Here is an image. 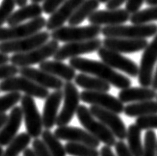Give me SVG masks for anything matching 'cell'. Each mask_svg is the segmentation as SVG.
Listing matches in <instances>:
<instances>
[{"label":"cell","mask_w":157,"mask_h":156,"mask_svg":"<svg viewBox=\"0 0 157 156\" xmlns=\"http://www.w3.org/2000/svg\"><path fill=\"white\" fill-rule=\"evenodd\" d=\"M102 46V40L99 38H93L85 41H76L68 42L58 48V50L53 55L55 60L63 61L67 58L78 57L79 55L88 54V53L97 51Z\"/></svg>","instance_id":"cell-12"},{"label":"cell","mask_w":157,"mask_h":156,"mask_svg":"<svg viewBox=\"0 0 157 156\" xmlns=\"http://www.w3.org/2000/svg\"><path fill=\"white\" fill-rule=\"evenodd\" d=\"M145 2L150 6H157V0H145Z\"/></svg>","instance_id":"cell-50"},{"label":"cell","mask_w":157,"mask_h":156,"mask_svg":"<svg viewBox=\"0 0 157 156\" xmlns=\"http://www.w3.org/2000/svg\"><path fill=\"white\" fill-rule=\"evenodd\" d=\"M83 1L84 0H65L63 4L48 18L45 27L47 28L48 31H53L63 26V24L68 21V19Z\"/></svg>","instance_id":"cell-22"},{"label":"cell","mask_w":157,"mask_h":156,"mask_svg":"<svg viewBox=\"0 0 157 156\" xmlns=\"http://www.w3.org/2000/svg\"><path fill=\"white\" fill-rule=\"evenodd\" d=\"M115 151L117 156H133L128 149L127 144L123 142V140H119L115 143Z\"/></svg>","instance_id":"cell-42"},{"label":"cell","mask_w":157,"mask_h":156,"mask_svg":"<svg viewBox=\"0 0 157 156\" xmlns=\"http://www.w3.org/2000/svg\"><path fill=\"white\" fill-rule=\"evenodd\" d=\"M0 91L2 92H23L29 96L45 99L48 95V89L36 84L24 76H12L0 82Z\"/></svg>","instance_id":"cell-6"},{"label":"cell","mask_w":157,"mask_h":156,"mask_svg":"<svg viewBox=\"0 0 157 156\" xmlns=\"http://www.w3.org/2000/svg\"><path fill=\"white\" fill-rule=\"evenodd\" d=\"M19 73V69L17 66L13 64H2L0 65V80H4L6 78L15 76Z\"/></svg>","instance_id":"cell-39"},{"label":"cell","mask_w":157,"mask_h":156,"mask_svg":"<svg viewBox=\"0 0 157 156\" xmlns=\"http://www.w3.org/2000/svg\"><path fill=\"white\" fill-rule=\"evenodd\" d=\"M101 33L105 37L115 38H148L157 34L156 24H133V25H114L104 26L101 29Z\"/></svg>","instance_id":"cell-5"},{"label":"cell","mask_w":157,"mask_h":156,"mask_svg":"<svg viewBox=\"0 0 157 156\" xmlns=\"http://www.w3.org/2000/svg\"><path fill=\"white\" fill-rule=\"evenodd\" d=\"M156 156H157V146H156Z\"/></svg>","instance_id":"cell-54"},{"label":"cell","mask_w":157,"mask_h":156,"mask_svg":"<svg viewBox=\"0 0 157 156\" xmlns=\"http://www.w3.org/2000/svg\"><path fill=\"white\" fill-rule=\"evenodd\" d=\"M15 6V0H2L0 4V27H2V25L7 22L10 15L14 12Z\"/></svg>","instance_id":"cell-36"},{"label":"cell","mask_w":157,"mask_h":156,"mask_svg":"<svg viewBox=\"0 0 157 156\" xmlns=\"http://www.w3.org/2000/svg\"><path fill=\"white\" fill-rule=\"evenodd\" d=\"M3 153H4V150H3L2 146L0 145V156H3Z\"/></svg>","instance_id":"cell-52"},{"label":"cell","mask_w":157,"mask_h":156,"mask_svg":"<svg viewBox=\"0 0 157 156\" xmlns=\"http://www.w3.org/2000/svg\"><path fill=\"white\" fill-rule=\"evenodd\" d=\"M101 27L99 25L87 26H61L53 30L50 37L56 41L62 42H76V41H85L96 38L101 33Z\"/></svg>","instance_id":"cell-4"},{"label":"cell","mask_w":157,"mask_h":156,"mask_svg":"<svg viewBox=\"0 0 157 156\" xmlns=\"http://www.w3.org/2000/svg\"><path fill=\"white\" fill-rule=\"evenodd\" d=\"M19 73H20L21 76H24V77L30 79L33 82H35L36 84L44 87V88L54 90H59L63 88L64 81L62 79L49 74L41 69L33 68L31 66L20 67Z\"/></svg>","instance_id":"cell-19"},{"label":"cell","mask_w":157,"mask_h":156,"mask_svg":"<svg viewBox=\"0 0 157 156\" xmlns=\"http://www.w3.org/2000/svg\"><path fill=\"white\" fill-rule=\"evenodd\" d=\"M76 115H77V119L80 124L86 129V131L93 135L95 138H97L99 141L110 147L115 145L116 137L113 135V133L102 122L95 118L86 106L79 105L76 111Z\"/></svg>","instance_id":"cell-2"},{"label":"cell","mask_w":157,"mask_h":156,"mask_svg":"<svg viewBox=\"0 0 157 156\" xmlns=\"http://www.w3.org/2000/svg\"><path fill=\"white\" fill-rule=\"evenodd\" d=\"M42 12H43L42 7L39 4H37V3H31L30 5L26 4L25 6L20 7L18 10L14 11L8 18L7 23H8V26L20 24L25 20H28V19L40 17Z\"/></svg>","instance_id":"cell-25"},{"label":"cell","mask_w":157,"mask_h":156,"mask_svg":"<svg viewBox=\"0 0 157 156\" xmlns=\"http://www.w3.org/2000/svg\"><path fill=\"white\" fill-rule=\"evenodd\" d=\"M7 118H8V115L5 113H0V129L3 127V125L5 124Z\"/></svg>","instance_id":"cell-47"},{"label":"cell","mask_w":157,"mask_h":156,"mask_svg":"<svg viewBox=\"0 0 157 156\" xmlns=\"http://www.w3.org/2000/svg\"><path fill=\"white\" fill-rule=\"evenodd\" d=\"M53 133L59 140L63 141L83 143L94 148H97L100 145V141L89 132L75 126H58Z\"/></svg>","instance_id":"cell-16"},{"label":"cell","mask_w":157,"mask_h":156,"mask_svg":"<svg viewBox=\"0 0 157 156\" xmlns=\"http://www.w3.org/2000/svg\"><path fill=\"white\" fill-rule=\"evenodd\" d=\"M102 45L107 49L118 53H134L144 50L148 45L146 38H115V37H105L102 40Z\"/></svg>","instance_id":"cell-18"},{"label":"cell","mask_w":157,"mask_h":156,"mask_svg":"<svg viewBox=\"0 0 157 156\" xmlns=\"http://www.w3.org/2000/svg\"><path fill=\"white\" fill-rule=\"evenodd\" d=\"M23 156H36L35 153H34V151L32 148H26V149L23 151Z\"/></svg>","instance_id":"cell-48"},{"label":"cell","mask_w":157,"mask_h":156,"mask_svg":"<svg viewBox=\"0 0 157 156\" xmlns=\"http://www.w3.org/2000/svg\"><path fill=\"white\" fill-rule=\"evenodd\" d=\"M123 113L128 117H140L157 113V101L147 100L133 102L124 106Z\"/></svg>","instance_id":"cell-27"},{"label":"cell","mask_w":157,"mask_h":156,"mask_svg":"<svg viewBox=\"0 0 157 156\" xmlns=\"http://www.w3.org/2000/svg\"><path fill=\"white\" fill-rule=\"evenodd\" d=\"M98 1H99V3H106L107 1H108V0H98Z\"/></svg>","instance_id":"cell-53"},{"label":"cell","mask_w":157,"mask_h":156,"mask_svg":"<svg viewBox=\"0 0 157 156\" xmlns=\"http://www.w3.org/2000/svg\"><path fill=\"white\" fill-rule=\"evenodd\" d=\"M130 19V13L126 9H106L96 10L88 17L90 24L99 26L121 25Z\"/></svg>","instance_id":"cell-17"},{"label":"cell","mask_w":157,"mask_h":156,"mask_svg":"<svg viewBox=\"0 0 157 156\" xmlns=\"http://www.w3.org/2000/svg\"><path fill=\"white\" fill-rule=\"evenodd\" d=\"M63 107L57 116V126H65L72 120L79 107L80 93L71 81H66L63 85Z\"/></svg>","instance_id":"cell-7"},{"label":"cell","mask_w":157,"mask_h":156,"mask_svg":"<svg viewBox=\"0 0 157 156\" xmlns=\"http://www.w3.org/2000/svg\"><path fill=\"white\" fill-rule=\"evenodd\" d=\"M50 38V34L47 31L37 32L33 35L24 38L0 42V52L8 54V53H24L37 48L46 43Z\"/></svg>","instance_id":"cell-8"},{"label":"cell","mask_w":157,"mask_h":156,"mask_svg":"<svg viewBox=\"0 0 157 156\" xmlns=\"http://www.w3.org/2000/svg\"><path fill=\"white\" fill-rule=\"evenodd\" d=\"M39 69L51 75H54L64 81H72L76 76L75 69L73 67L67 65L59 60H53V61L45 60L39 64Z\"/></svg>","instance_id":"cell-24"},{"label":"cell","mask_w":157,"mask_h":156,"mask_svg":"<svg viewBox=\"0 0 157 156\" xmlns=\"http://www.w3.org/2000/svg\"><path fill=\"white\" fill-rule=\"evenodd\" d=\"M156 97V90L149 87H128L121 89L118 93V99L122 103L153 100Z\"/></svg>","instance_id":"cell-23"},{"label":"cell","mask_w":157,"mask_h":156,"mask_svg":"<svg viewBox=\"0 0 157 156\" xmlns=\"http://www.w3.org/2000/svg\"><path fill=\"white\" fill-rule=\"evenodd\" d=\"M99 156H115V155L112 152V149H111L110 146L104 145L100 149V151H99Z\"/></svg>","instance_id":"cell-44"},{"label":"cell","mask_w":157,"mask_h":156,"mask_svg":"<svg viewBox=\"0 0 157 156\" xmlns=\"http://www.w3.org/2000/svg\"><path fill=\"white\" fill-rule=\"evenodd\" d=\"M126 2V0H108L106 2V8L107 9H117Z\"/></svg>","instance_id":"cell-43"},{"label":"cell","mask_w":157,"mask_h":156,"mask_svg":"<svg viewBox=\"0 0 157 156\" xmlns=\"http://www.w3.org/2000/svg\"><path fill=\"white\" fill-rule=\"evenodd\" d=\"M41 139L50 151L52 156H66L65 147L61 144L59 139L50 131V129H45L41 133Z\"/></svg>","instance_id":"cell-31"},{"label":"cell","mask_w":157,"mask_h":156,"mask_svg":"<svg viewBox=\"0 0 157 156\" xmlns=\"http://www.w3.org/2000/svg\"><path fill=\"white\" fill-rule=\"evenodd\" d=\"M30 142H31V136L27 132L19 133L7 145L3 156H18L28 147Z\"/></svg>","instance_id":"cell-30"},{"label":"cell","mask_w":157,"mask_h":156,"mask_svg":"<svg viewBox=\"0 0 157 156\" xmlns=\"http://www.w3.org/2000/svg\"><path fill=\"white\" fill-rule=\"evenodd\" d=\"M156 146H157L156 133L152 129H149L144 135L142 156H156Z\"/></svg>","instance_id":"cell-34"},{"label":"cell","mask_w":157,"mask_h":156,"mask_svg":"<svg viewBox=\"0 0 157 156\" xmlns=\"http://www.w3.org/2000/svg\"><path fill=\"white\" fill-rule=\"evenodd\" d=\"M155 98H156V101H157V93H156V97Z\"/></svg>","instance_id":"cell-55"},{"label":"cell","mask_w":157,"mask_h":156,"mask_svg":"<svg viewBox=\"0 0 157 156\" xmlns=\"http://www.w3.org/2000/svg\"><path fill=\"white\" fill-rule=\"evenodd\" d=\"M89 110L95 118L104 124L117 139L124 140L126 138L127 128H126L123 120L118 116L117 113L95 105H91Z\"/></svg>","instance_id":"cell-14"},{"label":"cell","mask_w":157,"mask_h":156,"mask_svg":"<svg viewBox=\"0 0 157 156\" xmlns=\"http://www.w3.org/2000/svg\"><path fill=\"white\" fill-rule=\"evenodd\" d=\"M21 97L20 92H8L0 96V113H4L7 110L13 108L21 100Z\"/></svg>","instance_id":"cell-35"},{"label":"cell","mask_w":157,"mask_h":156,"mask_svg":"<svg viewBox=\"0 0 157 156\" xmlns=\"http://www.w3.org/2000/svg\"><path fill=\"white\" fill-rule=\"evenodd\" d=\"M80 100L88 104L107 109L117 114L122 113L124 110L123 103L118 98L106 92H101V91L84 90L80 93Z\"/></svg>","instance_id":"cell-15"},{"label":"cell","mask_w":157,"mask_h":156,"mask_svg":"<svg viewBox=\"0 0 157 156\" xmlns=\"http://www.w3.org/2000/svg\"><path fill=\"white\" fill-rule=\"evenodd\" d=\"M126 139L130 153L133 156H142L143 143L141 141V129L135 123L128 126Z\"/></svg>","instance_id":"cell-29"},{"label":"cell","mask_w":157,"mask_h":156,"mask_svg":"<svg viewBox=\"0 0 157 156\" xmlns=\"http://www.w3.org/2000/svg\"><path fill=\"white\" fill-rule=\"evenodd\" d=\"M23 120L21 107L14 106L7 118L5 124L0 129V145L7 146L15 136L17 135L19 128Z\"/></svg>","instance_id":"cell-21"},{"label":"cell","mask_w":157,"mask_h":156,"mask_svg":"<svg viewBox=\"0 0 157 156\" xmlns=\"http://www.w3.org/2000/svg\"><path fill=\"white\" fill-rule=\"evenodd\" d=\"M69 65L81 73L94 75L116 88L124 89L131 86V80L128 77L115 71L103 61H96L83 57H73L69 60Z\"/></svg>","instance_id":"cell-1"},{"label":"cell","mask_w":157,"mask_h":156,"mask_svg":"<svg viewBox=\"0 0 157 156\" xmlns=\"http://www.w3.org/2000/svg\"><path fill=\"white\" fill-rule=\"evenodd\" d=\"M65 2V0H44L42 4V10L46 14H52Z\"/></svg>","instance_id":"cell-40"},{"label":"cell","mask_w":157,"mask_h":156,"mask_svg":"<svg viewBox=\"0 0 157 156\" xmlns=\"http://www.w3.org/2000/svg\"><path fill=\"white\" fill-rule=\"evenodd\" d=\"M32 149L36 156H52L46 145L42 141V139L34 138L32 141Z\"/></svg>","instance_id":"cell-38"},{"label":"cell","mask_w":157,"mask_h":156,"mask_svg":"<svg viewBox=\"0 0 157 156\" xmlns=\"http://www.w3.org/2000/svg\"><path fill=\"white\" fill-rule=\"evenodd\" d=\"M46 19L40 16L31 19L29 22H26L24 24L20 23L14 26H9L7 28L0 27V42L20 39V38L33 35L43 29L46 26Z\"/></svg>","instance_id":"cell-10"},{"label":"cell","mask_w":157,"mask_h":156,"mask_svg":"<svg viewBox=\"0 0 157 156\" xmlns=\"http://www.w3.org/2000/svg\"><path fill=\"white\" fill-rule=\"evenodd\" d=\"M44 0H31L32 3H37V4H39L40 2H43Z\"/></svg>","instance_id":"cell-51"},{"label":"cell","mask_w":157,"mask_h":156,"mask_svg":"<svg viewBox=\"0 0 157 156\" xmlns=\"http://www.w3.org/2000/svg\"><path fill=\"white\" fill-rule=\"evenodd\" d=\"M151 88L154 90H157V68L155 72L153 73V78H152V83H151Z\"/></svg>","instance_id":"cell-46"},{"label":"cell","mask_w":157,"mask_h":156,"mask_svg":"<svg viewBox=\"0 0 157 156\" xmlns=\"http://www.w3.org/2000/svg\"><path fill=\"white\" fill-rule=\"evenodd\" d=\"M59 43L54 39L48 40L41 46L34 48L32 50L24 53H15L10 57L11 64L17 67H28L34 64H40L47 60L49 57H53L55 52L58 50Z\"/></svg>","instance_id":"cell-3"},{"label":"cell","mask_w":157,"mask_h":156,"mask_svg":"<svg viewBox=\"0 0 157 156\" xmlns=\"http://www.w3.org/2000/svg\"><path fill=\"white\" fill-rule=\"evenodd\" d=\"M45 103L42 113V123L45 129H50L56 124V119L58 116V109L63 99L62 89L55 90L52 93H49L45 98Z\"/></svg>","instance_id":"cell-20"},{"label":"cell","mask_w":157,"mask_h":156,"mask_svg":"<svg viewBox=\"0 0 157 156\" xmlns=\"http://www.w3.org/2000/svg\"><path fill=\"white\" fill-rule=\"evenodd\" d=\"M99 7L98 0H84L80 4V6L74 11L68 19L69 26H78V24L82 23L86 18H88L91 14L97 10Z\"/></svg>","instance_id":"cell-28"},{"label":"cell","mask_w":157,"mask_h":156,"mask_svg":"<svg viewBox=\"0 0 157 156\" xmlns=\"http://www.w3.org/2000/svg\"><path fill=\"white\" fill-rule=\"evenodd\" d=\"M98 56L101 60L107 65L112 67L113 69H118L124 72L130 77H136L138 75V66L133 60L127 58L115 51H112L110 49H107L104 46H101L97 50Z\"/></svg>","instance_id":"cell-13"},{"label":"cell","mask_w":157,"mask_h":156,"mask_svg":"<svg viewBox=\"0 0 157 156\" xmlns=\"http://www.w3.org/2000/svg\"><path fill=\"white\" fill-rule=\"evenodd\" d=\"M64 147L66 154L70 156H99V151L96 148L83 143L67 142Z\"/></svg>","instance_id":"cell-32"},{"label":"cell","mask_w":157,"mask_h":156,"mask_svg":"<svg viewBox=\"0 0 157 156\" xmlns=\"http://www.w3.org/2000/svg\"><path fill=\"white\" fill-rule=\"evenodd\" d=\"M9 60H10V58H9L8 56H7V54H4V53L0 52V65L8 63Z\"/></svg>","instance_id":"cell-45"},{"label":"cell","mask_w":157,"mask_h":156,"mask_svg":"<svg viewBox=\"0 0 157 156\" xmlns=\"http://www.w3.org/2000/svg\"><path fill=\"white\" fill-rule=\"evenodd\" d=\"M27 1H28V0H15V2H16V5H18L19 7L25 6L26 4H27Z\"/></svg>","instance_id":"cell-49"},{"label":"cell","mask_w":157,"mask_h":156,"mask_svg":"<svg viewBox=\"0 0 157 156\" xmlns=\"http://www.w3.org/2000/svg\"><path fill=\"white\" fill-rule=\"evenodd\" d=\"M130 21L132 24H145L151 21L157 20V6H152L151 8L139 10L130 16Z\"/></svg>","instance_id":"cell-33"},{"label":"cell","mask_w":157,"mask_h":156,"mask_svg":"<svg viewBox=\"0 0 157 156\" xmlns=\"http://www.w3.org/2000/svg\"><path fill=\"white\" fill-rule=\"evenodd\" d=\"M21 109L25 122L26 131L31 136V138H38L41 135L43 123H42V116L40 115L32 96L23 95L21 97Z\"/></svg>","instance_id":"cell-9"},{"label":"cell","mask_w":157,"mask_h":156,"mask_svg":"<svg viewBox=\"0 0 157 156\" xmlns=\"http://www.w3.org/2000/svg\"><path fill=\"white\" fill-rule=\"evenodd\" d=\"M144 0H126V6L125 8L130 14L136 13L139 11L141 6L143 5Z\"/></svg>","instance_id":"cell-41"},{"label":"cell","mask_w":157,"mask_h":156,"mask_svg":"<svg viewBox=\"0 0 157 156\" xmlns=\"http://www.w3.org/2000/svg\"><path fill=\"white\" fill-rule=\"evenodd\" d=\"M75 84L84 88L88 91H101V92H108L110 90V84L102 79L90 76L86 73H79L74 78Z\"/></svg>","instance_id":"cell-26"},{"label":"cell","mask_w":157,"mask_h":156,"mask_svg":"<svg viewBox=\"0 0 157 156\" xmlns=\"http://www.w3.org/2000/svg\"><path fill=\"white\" fill-rule=\"evenodd\" d=\"M135 124L141 129V130H142V129H145V130L157 129V113L137 117Z\"/></svg>","instance_id":"cell-37"},{"label":"cell","mask_w":157,"mask_h":156,"mask_svg":"<svg viewBox=\"0 0 157 156\" xmlns=\"http://www.w3.org/2000/svg\"><path fill=\"white\" fill-rule=\"evenodd\" d=\"M157 62V34L154 35L150 43H148L141 56L138 67V82L142 87L151 86L153 69Z\"/></svg>","instance_id":"cell-11"}]
</instances>
